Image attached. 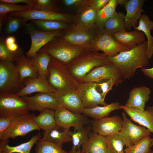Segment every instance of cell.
Segmentation results:
<instances>
[{"mask_svg":"<svg viewBox=\"0 0 153 153\" xmlns=\"http://www.w3.org/2000/svg\"><path fill=\"white\" fill-rule=\"evenodd\" d=\"M4 39L5 44L7 49L13 55L14 57V56L21 48L16 43V37L13 36H9Z\"/></svg>","mask_w":153,"mask_h":153,"instance_id":"cell-45","label":"cell"},{"mask_svg":"<svg viewBox=\"0 0 153 153\" xmlns=\"http://www.w3.org/2000/svg\"><path fill=\"white\" fill-rule=\"evenodd\" d=\"M51 57L48 67L47 77L50 85L56 90L66 89L77 90L80 83L69 73L66 65Z\"/></svg>","mask_w":153,"mask_h":153,"instance_id":"cell-4","label":"cell"},{"mask_svg":"<svg viewBox=\"0 0 153 153\" xmlns=\"http://www.w3.org/2000/svg\"><path fill=\"white\" fill-rule=\"evenodd\" d=\"M55 1L51 0H34L31 9L53 11L56 12L55 8Z\"/></svg>","mask_w":153,"mask_h":153,"instance_id":"cell-42","label":"cell"},{"mask_svg":"<svg viewBox=\"0 0 153 153\" xmlns=\"http://www.w3.org/2000/svg\"><path fill=\"white\" fill-rule=\"evenodd\" d=\"M150 135L147 136L134 144L126 147L125 153H150L151 140Z\"/></svg>","mask_w":153,"mask_h":153,"instance_id":"cell-41","label":"cell"},{"mask_svg":"<svg viewBox=\"0 0 153 153\" xmlns=\"http://www.w3.org/2000/svg\"><path fill=\"white\" fill-rule=\"evenodd\" d=\"M122 109L119 102H116L103 106H97L91 109H84L82 114L94 119L98 120L108 117L114 110Z\"/></svg>","mask_w":153,"mask_h":153,"instance_id":"cell-31","label":"cell"},{"mask_svg":"<svg viewBox=\"0 0 153 153\" xmlns=\"http://www.w3.org/2000/svg\"><path fill=\"white\" fill-rule=\"evenodd\" d=\"M144 0H128L124 6L126 14L124 19V24L126 29L130 30L138 25V20L141 13L144 11L143 8Z\"/></svg>","mask_w":153,"mask_h":153,"instance_id":"cell-21","label":"cell"},{"mask_svg":"<svg viewBox=\"0 0 153 153\" xmlns=\"http://www.w3.org/2000/svg\"><path fill=\"white\" fill-rule=\"evenodd\" d=\"M107 78L112 79L116 86L122 83L123 81L119 69L109 62L94 68L78 82H96Z\"/></svg>","mask_w":153,"mask_h":153,"instance_id":"cell-10","label":"cell"},{"mask_svg":"<svg viewBox=\"0 0 153 153\" xmlns=\"http://www.w3.org/2000/svg\"><path fill=\"white\" fill-rule=\"evenodd\" d=\"M55 111L50 109H46L40 112L37 116H35L33 120L40 129L45 131L57 126L55 118Z\"/></svg>","mask_w":153,"mask_h":153,"instance_id":"cell-32","label":"cell"},{"mask_svg":"<svg viewBox=\"0 0 153 153\" xmlns=\"http://www.w3.org/2000/svg\"><path fill=\"white\" fill-rule=\"evenodd\" d=\"M118 5H120L122 6H124L128 0H117Z\"/></svg>","mask_w":153,"mask_h":153,"instance_id":"cell-51","label":"cell"},{"mask_svg":"<svg viewBox=\"0 0 153 153\" xmlns=\"http://www.w3.org/2000/svg\"><path fill=\"white\" fill-rule=\"evenodd\" d=\"M83 153L81 152H78V153Z\"/></svg>","mask_w":153,"mask_h":153,"instance_id":"cell-53","label":"cell"},{"mask_svg":"<svg viewBox=\"0 0 153 153\" xmlns=\"http://www.w3.org/2000/svg\"><path fill=\"white\" fill-rule=\"evenodd\" d=\"M30 21L36 29L42 31L50 32L69 29L67 23L62 21L35 20Z\"/></svg>","mask_w":153,"mask_h":153,"instance_id":"cell-33","label":"cell"},{"mask_svg":"<svg viewBox=\"0 0 153 153\" xmlns=\"http://www.w3.org/2000/svg\"><path fill=\"white\" fill-rule=\"evenodd\" d=\"M23 83L15 64L0 60V93L16 94Z\"/></svg>","mask_w":153,"mask_h":153,"instance_id":"cell-5","label":"cell"},{"mask_svg":"<svg viewBox=\"0 0 153 153\" xmlns=\"http://www.w3.org/2000/svg\"><path fill=\"white\" fill-rule=\"evenodd\" d=\"M92 50H93L92 47L73 44L60 37L49 42L37 53H46L67 65Z\"/></svg>","mask_w":153,"mask_h":153,"instance_id":"cell-2","label":"cell"},{"mask_svg":"<svg viewBox=\"0 0 153 153\" xmlns=\"http://www.w3.org/2000/svg\"><path fill=\"white\" fill-rule=\"evenodd\" d=\"M141 71L145 75L153 79V67L150 68H142Z\"/></svg>","mask_w":153,"mask_h":153,"instance_id":"cell-50","label":"cell"},{"mask_svg":"<svg viewBox=\"0 0 153 153\" xmlns=\"http://www.w3.org/2000/svg\"><path fill=\"white\" fill-rule=\"evenodd\" d=\"M115 84L113 80L111 78H107L96 82V88L97 90L101 94L105 99L107 93L110 90Z\"/></svg>","mask_w":153,"mask_h":153,"instance_id":"cell-43","label":"cell"},{"mask_svg":"<svg viewBox=\"0 0 153 153\" xmlns=\"http://www.w3.org/2000/svg\"><path fill=\"white\" fill-rule=\"evenodd\" d=\"M146 41L128 50L121 52L113 56H107L120 72L123 81L133 77L136 70L147 66L149 64Z\"/></svg>","mask_w":153,"mask_h":153,"instance_id":"cell-1","label":"cell"},{"mask_svg":"<svg viewBox=\"0 0 153 153\" xmlns=\"http://www.w3.org/2000/svg\"><path fill=\"white\" fill-rule=\"evenodd\" d=\"M121 106L132 120L145 127L153 133V106L148 107L144 111H141L130 110Z\"/></svg>","mask_w":153,"mask_h":153,"instance_id":"cell-27","label":"cell"},{"mask_svg":"<svg viewBox=\"0 0 153 153\" xmlns=\"http://www.w3.org/2000/svg\"><path fill=\"white\" fill-rule=\"evenodd\" d=\"M110 0H95L91 1L89 6L94 9L97 12L103 8Z\"/></svg>","mask_w":153,"mask_h":153,"instance_id":"cell-47","label":"cell"},{"mask_svg":"<svg viewBox=\"0 0 153 153\" xmlns=\"http://www.w3.org/2000/svg\"><path fill=\"white\" fill-rule=\"evenodd\" d=\"M107 56L104 53L92 50L66 65L69 73L78 82L94 68L108 63Z\"/></svg>","mask_w":153,"mask_h":153,"instance_id":"cell-3","label":"cell"},{"mask_svg":"<svg viewBox=\"0 0 153 153\" xmlns=\"http://www.w3.org/2000/svg\"><path fill=\"white\" fill-rule=\"evenodd\" d=\"M54 93L60 106L75 113L82 114L84 108L77 90H56Z\"/></svg>","mask_w":153,"mask_h":153,"instance_id":"cell-14","label":"cell"},{"mask_svg":"<svg viewBox=\"0 0 153 153\" xmlns=\"http://www.w3.org/2000/svg\"><path fill=\"white\" fill-rule=\"evenodd\" d=\"M54 93H38L36 95L20 97L27 103L29 110L40 112L46 109L56 110L59 107Z\"/></svg>","mask_w":153,"mask_h":153,"instance_id":"cell-15","label":"cell"},{"mask_svg":"<svg viewBox=\"0 0 153 153\" xmlns=\"http://www.w3.org/2000/svg\"><path fill=\"white\" fill-rule=\"evenodd\" d=\"M150 89L145 86L135 87L130 91L126 104L122 106L130 110L143 111L150 97Z\"/></svg>","mask_w":153,"mask_h":153,"instance_id":"cell-20","label":"cell"},{"mask_svg":"<svg viewBox=\"0 0 153 153\" xmlns=\"http://www.w3.org/2000/svg\"><path fill=\"white\" fill-rule=\"evenodd\" d=\"M31 7L26 4L19 5L0 3V19H6L10 13L25 11L31 9Z\"/></svg>","mask_w":153,"mask_h":153,"instance_id":"cell-39","label":"cell"},{"mask_svg":"<svg viewBox=\"0 0 153 153\" xmlns=\"http://www.w3.org/2000/svg\"><path fill=\"white\" fill-rule=\"evenodd\" d=\"M26 34L29 35L31 39V44L29 50L25 54L28 58L34 57L44 45L55 38L62 35V31L46 32L36 29L30 23H27Z\"/></svg>","mask_w":153,"mask_h":153,"instance_id":"cell-9","label":"cell"},{"mask_svg":"<svg viewBox=\"0 0 153 153\" xmlns=\"http://www.w3.org/2000/svg\"><path fill=\"white\" fill-rule=\"evenodd\" d=\"M80 86L77 90L84 109H91L100 105L106 106L101 94L96 88V82L79 83Z\"/></svg>","mask_w":153,"mask_h":153,"instance_id":"cell-12","label":"cell"},{"mask_svg":"<svg viewBox=\"0 0 153 153\" xmlns=\"http://www.w3.org/2000/svg\"><path fill=\"white\" fill-rule=\"evenodd\" d=\"M134 29L143 32L147 39V52L148 59H151L153 55V36L151 31L153 29V21L150 20L148 15L142 14L138 26Z\"/></svg>","mask_w":153,"mask_h":153,"instance_id":"cell-30","label":"cell"},{"mask_svg":"<svg viewBox=\"0 0 153 153\" xmlns=\"http://www.w3.org/2000/svg\"><path fill=\"white\" fill-rule=\"evenodd\" d=\"M27 22L22 18L8 14L4 24L0 28L1 37L13 36L20 38L26 34Z\"/></svg>","mask_w":153,"mask_h":153,"instance_id":"cell-22","label":"cell"},{"mask_svg":"<svg viewBox=\"0 0 153 153\" xmlns=\"http://www.w3.org/2000/svg\"><path fill=\"white\" fill-rule=\"evenodd\" d=\"M30 111L26 102L16 94L0 93V117H16Z\"/></svg>","mask_w":153,"mask_h":153,"instance_id":"cell-7","label":"cell"},{"mask_svg":"<svg viewBox=\"0 0 153 153\" xmlns=\"http://www.w3.org/2000/svg\"><path fill=\"white\" fill-rule=\"evenodd\" d=\"M91 45L94 51H101L107 56H113L121 52L130 50L117 42L112 34L104 28L97 29Z\"/></svg>","mask_w":153,"mask_h":153,"instance_id":"cell-6","label":"cell"},{"mask_svg":"<svg viewBox=\"0 0 153 153\" xmlns=\"http://www.w3.org/2000/svg\"><path fill=\"white\" fill-rule=\"evenodd\" d=\"M84 1L81 0H64L62 1V2L65 5L69 7L82 3Z\"/></svg>","mask_w":153,"mask_h":153,"instance_id":"cell-49","label":"cell"},{"mask_svg":"<svg viewBox=\"0 0 153 153\" xmlns=\"http://www.w3.org/2000/svg\"><path fill=\"white\" fill-rule=\"evenodd\" d=\"M51 57L46 53L41 52L37 53L31 58L39 76H44L47 77L48 67Z\"/></svg>","mask_w":153,"mask_h":153,"instance_id":"cell-37","label":"cell"},{"mask_svg":"<svg viewBox=\"0 0 153 153\" xmlns=\"http://www.w3.org/2000/svg\"><path fill=\"white\" fill-rule=\"evenodd\" d=\"M122 122V118L118 115L90 120L92 130L104 136L120 131Z\"/></svg>","mask_w":153,"mask_h":153,"instance_id":"cell-16","label":"cell"},{"mask_svg":"<svg viewBox=\"0 0 153 153\" xmlns=\"http://www.w3.org/2000/svg\"><path fill=\"white\" fill-rule=\"evenodd\" d=\"M41 138V133L32 136L28 141L16 146H12L8 144L9 141H0V153H30L34 144Z\"/></svg>","mask_w":153,"mask_h":153,"instance_id":"cell-28","label":"cell"},{"mask_svg":"<svg viewBox=\"0 0 153 153\" xmlns=\"http://www.w3.org/2000/svg\"><path fill=\"white\" fill-rule=\"evenodd\" d=\"M0 60L14 63V56L7 49L2 37L0 38Z\"/></svg>","mask_w":153,"mask_h":153,"instance_id":"cell-44","label":"cell"},{"mask_svg":"<svg viewBox=\"0 0 153 153\" xmlns=\"http://www.w3.org/2000/svg\"><path fill=\"white\" fill-rule=\"evenodd\" d=\"M97 12L90 6L83 10L80 14L77 24L75 26L79 28L89 29L95 25Z\"/></svg>","mask_w":153,"mask_h":153,"instance_id":"cell-36","label":"cell"},{"mask_svg":"<svg viewBox=\"0 0 153 153\" xmlns=\"http://www.w3.org/2000/svg\"><path fill=\"white\" fill-rule=\"evenodd\" d=\"M55 118L57 126L65 128H79L90 123L86 116L73 112L60 106L55 111Z\"/></svg>","mask_w":153,"mask_h":153,"instance_id":"cell-13","label":"cell"},{"mask_svg":"<svg viewBox=\"0 0 153 153\" xmlns=\"http://www.w3.org/2000/svg\"><path fill=\"white\" fill-rule=\"evenodd\" d=\"M34 0H0V3H8L13 4L23 3L31 6H33Z\"/></svg>","mask_w":153,"mask_h":153,"instance_id":"cell-48","label":"cell"},{"mask_svg":"<svg viewBox=\"0 0 153 153\" xmlns=\"http://www.w3.org/2000/svg\"><path fill=\"white\" fill-rule=\"evenodd\" d=\"M63 32L61 37L73 44L88 47L92 46V43L96 33V30L92 32L89 29L79 28L74 26L69 31L67 29Z\"/></svg>","mask_w":153,"mask_h":153,"instance_id":"cell-19","label":"cell"},{"mask_svg":"<svg viewBox=\"0 0 153 153\" xmlns=\"http://www.w3.org/2000/svg\"><path fill=\"white\" fill-rule=\"evenodd\" d=\"M35 151V153H69L59 146L41 138L36 143Z\"/></svg>","mask_w":153,"mask_h":153,"instance_id":"cell-40","label":"cell"},{"mask_svg":"<svg viewBox=\"0 0 153 153\" xmlns=\"http://www.w3.org/2000/svg\"><path fill=\"white\" fill-rule=\"evenodd\" d=\"M89 124L79 128H74L73 131H70L69 135L72 138L73 146L69 153L81 152L80 146L86 141L89 133L92 130L91 124L88 125Z\"/></svg>","mask_w":153,"mask_h":153,"instance_id":"cell-29","label":"cell"},{"mask_svg":"<svg viewBox=\"0 0 153 153\" xmlns=\"http://www.w3.org/2000/svg\"><path fill=\"white\" fill-rule=\"evenodd\" d=\"M26 78L24 81V87L16 93L20 97L35 92L54 93L56 91L49 84L46 76Z\"/></svg>","mask_w":153,"mask_h":153,"instance_id":"cell-18","label":"cell"},{"mask_svg":"<svg viewBox=\"0 0 153 153\" xmlns=\"http://www.w3.org/2000/svg\"><path fill=\"white\" fill-rule=\"evenodd\" d=\"M15 117H0V141L5 132L9 128Z\"/></svg>","mask_w":153,"mask_h":153,"instance_id":"cell-46","label":"cell"},{"mask_svg":"<svg viewBox=\"0 0 153 153\" xmlns=\"http://www.w3.org/2000/svg\"><path fill=\"white\" fill-rule=\"evenodd\" d=\"M83 153H111L105 136L92 131L86 142L82 145Z\"/></svg>","mask_w":153,"mask_h":153,"instance_id":"cell-23","label":"cell"},{"mask_svg":"<svg viewBox=\"0 0 153 153\" xmlns=\"http://www.w3.org/2000/svg\"><path fill=\"white\" fill-rule=\"evenodd\" d=\"M9 14L19 17L26 22L29 20H35L60 21L68 23L71 20L69 15L67 14L31 9L21 12L10 13Z\"/></svg>","mask_w":153,"mask_h":153,"instance_id":"cell-17","label":"cell"},{"mask_svg":"<svg viewBox=\"0 0 153 153\" xmlns=\"http://www.w3.org/2000/svg\"><path fill=\"white\" fill-rule=\"evenodd\" d=\"M125 15L122 12H116L106 22L103 28L111 34L126 31L124 24Z\"/></svg>","mask_w":153,"mask_h":153,"instance_id":"cell-35","label":"cell"},{"mask_svg":"<svg viewBox=\"0 0 153 153\" xmlns=\"http://www.w3.org/2000/svg\"><path fill=\"white\" fill-rule=\"evenodd\" d=\"M14 63L22 80L27 78H35L39 76L31 58H27L21 48L14 57Z\"/></svg>","mask_w":153,"mask_h":153,"instance_id":"cell-24","label":"cell"},{"mask_svg":"<svg viewBox=\"0 0 153 153\" xmlns=\"http://www.w3.org/2000/svg\"><path fill=\"white\" fill-rule=\"evenodd\" d=\"M123 122L120 132L125 140L126 147L133 145L151 133L144 126L137 125L127 117L125 112L122 113Z\"/></svg>","mask_w":153,"mask_h":153,"instance_id":"cell-11","label":"cell"},{"mask_svg":"<svg viewBox=\"0 0 153 153\" xmlns=\"http://www.w3.org/2000/svg\"><path fill=\"white\" fill-rule=\"evenodd\" d=\"M111 34L117 42L130 49L146 41L144 33L137 30L129 31H120Z\"/></svg>","mask_w":153,"mask_h":153,"instance_id":"cell-25","label":"cell"},{"mask_svg":"<svg viewBox=\"0 0 153 153\" xmlns=\"http://www.w3.org/2000/svg\"><path fill=\"white\" fill-rule=\"evenodd\" d=\"M117 0H110L102 9L97 12L95 27L96 29L103 28L106 22L116 12Z\"/></svg>","mask_w":153,"mask_h":153,"instance_id":"cell-34","label":"cell"},{"mask_svg":"<svg viewBox=\"0 0 153 153\" xmlns=\"http://www.w3.org/2000/svg\"><path fill=\"white\" fill-rule=\"evenodd\" d=\"M35 116V113H29L15 117L10 126L4 133L1 141L24 136L35 130L40 131V129L33 120Z\"/></svg>","mask_w":153,"mask_h":153,"instance_id":"cell-8","label":"cell"},{"mask_svg":"<svg viewBox=\"0 0 153 153\" xmlns=\"http://www.w3.org/2000/svg\"><path fill=\"white\" fill-rule=\"evenodd\" d=\"M153 145V138L151 139V143H150V146L151 147ZM150 153H153V150L151 151Z\"/></svg>","mask_w":153,"mask_h":153,"instance_id":"cell-52","label":"cell"},{"mask_svg":"<svg viewBox=\"0 0 153 153\" xmlns=\"http://www.w3.org/2000/svg\"><path fill=\"white\" fill-rule=\"evenodd\" d=\"M105 137L111 153H125L123 147L125 143L120 131Z\"/></svg>","mask_w":153,"mask_h":153,"instance_id":"cell-38","label":"cell"},{"mask_svg":"<svg viewBox=\"0 0 153 153\" xmlns=\"http://www.w3.org/2000/svg\"><path fill=\"white\" fill-rule=\"evenodd\" d=\"M70 128L57 126L56 127L42 132L41 139L54 144L62 148L63 144L72 141L69 135Z\"/></svg>","mask_w":153,"mask_h":153,"instance_id":"cell-26","label":"cell"}]
</instances>
